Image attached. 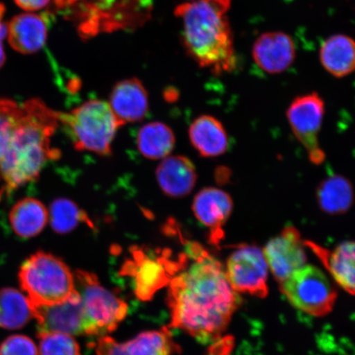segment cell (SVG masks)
I'll use <instances>...</instances> for the list:
<instances>
[{
  "mask_svg": "<svg viewBox=\"0 0 355 355\" xmlns=\"http://www.w3.org/2000/svg\"><path fill=\"white\" fill-rule=\"evenodd\" d=\"M185 264L168 283L170 327L187 332L203 344L214 343L229 326L239 299L216 257L196 243L186 248Z\"/></svg>",
  "mask_w": 355,
  "mask_h": 355,
  "instance_id": "6da1fadb",
  "label": "cell"
},
{
  "mask_svg": "<svg viewBox=\"0 0 355 355\" xmlns=\"http://www.w3.org/2000/svg\"><path fill=\"white\" fill-rule=\"evenodd\" d=\"M21 106V116L0 162L3 184L0 197L38 179L46 163L60 157V150L51 146V137L60 125V113L37 99Z\"/></svg>",
  "mask_w": 355,
  "mask_h": 355,
  "instance_id": "7a4b0ae2",
  "label": "cell"
},
{
  "mask_svg": "<svg viewBox=\"0 0 355 355\" xmlns=\"http://www.w3.org/2000/svg\"><path fill=\"white\" fill-rule=\"evenodd\" d=\"M232 0H193L176 8L183 26L186 51L202 68L216 75L236 66L234 38L227 17Z\"/></svg>",
  "mask_w": 355,
  "mask_h": 355,
  "instance_id": "3957f363",
  "label": "cell"
},
{
  "mask_svg": "<svg viewBox=\"0 0 355 355\" xmlns=\"http://www.w3.org/2000/svg\"><path fill=\"white\" fill-rule=\"evenodd\" d=\"M19 279L21 290L34 307L63 303L76 291L69 266L59 257L42 251L22 263Z\"/></svg>",
  "mask_w": 355,
  "mask_h": 355,
  "instance_id": "277c9868",
  "label": "cell"
},
{
  "mask_svg": "<svg viewBox=\"0 0 355 355\" xmlns=\"http://www.w3.org/2000/svg\"><path fill=\"white\" fill-rule=\"evenodd\" d=\"M60 121L68 128L75 148L101 155L111 154V145L119 127L108 102L91 100L69 114L60 113Z\"/></svg>",
  "mask_w": 355,
  "mask_h": 355,
  "instance_id": "5b68a950",
  "label": "cell"
},
{
  "mask_svg": "<svg viewBox=\"0 0 355 355\" xmlns=\"http://www.w3.org/2000/svg\"><path fill=\"white\" fill-rule=\"evenodd\" d=\"M74 277L82 300L84 335L104 336L117 329L128 313L126 302L102 286L92 273L78 270Z\"/></svg>",
  "mask_w": 355,
  "mask_h": 355,
  "instance_id": "8992f818",
  "label": "cell"
},
{
  "mask_svg": "<svg viewBox=\"0 0 355 355\" xmlns=\"http://www.w3.org/2000/svg\"><path fill=\"white\" fill-rule=\"evenodd\" d=\"M279 285L284 295L294 307L312 316H326L334 307L336 288L325 273L316 266H302Z\"/></svg>",
  "mask_w": 355,
  "mask_h": 355,
  "instance_id": "52a82bcc",
  "label": "cell"
},
{
  "mask_svg": "<svg viewBox=\"0 0 355 355\" xmlns=\"http://www.w3.org/2000/svg\"><path fill=\"white\" fill-rule=\"evenodd\" d=\"M132 257L133 259L124 265L123 272L132 277L135 294L144 301L152 300L155 293L168 285L188 261L186 254L173 261L166 254L150 257L141 250L133 251Z\"/></svg>",
  "mask_w": 355,
  "mask_h": 355,
  "instance_id": "ba28073f",
  "label": "cell"
},
{
  "mask_svg": "<svg viewBox=\"0 0 355 355\" xmlns=\"http://www.w3.org/2000/svg\"><path fill=\"white\" fill-rule=\"evenodd\" d=\"M324 113L325 104L317 92L296 97L287 110L291 130L314 165H321L326 158L318 140Z\"/></svg>",
  "mask_w": 355,
  "mask_h": 355,
  "instance_id": "9c48e42d",
  "label": "cell"
},
{
  "mask_svg": "<svg viewBox=\"0 0 355 355\" xmlns=\"http://www.w3.org/2000/svg\"><path fill=\"white\" fill-rule=\"evenodd\" d=\"M225 274L236 293L265 298L268 295V266L263 252L255 245L242 244L230 256Z\"/></svg>",
  "mask_w": 355,
  "mask_h": 355,
  "instance_id": "30bf717a",
  "label": "cell"
},
{
  "mask_svg": "<svg viewBox=\"0 0 355 355\" xmlns=\"http://www.w3.org/2000/svg\"><path fill=\"white\" fill-rule=\"evenodd\" d=\"M304 245L299 230L293 225L286 226L266 243L263 251L266 263L279 284L305 265L307 255Z\"/></svg>",
  "mask_w": 355,
  "mask_h": 355,
  "instance_id": "8fae6325",
  "label": "cell"
},
{
  "mask_svg": "<svg viewBox=\"0 0 355 355\" xmlns=\"http://www.w3.org/2000/svg\"><path fill=\"white\" fill-rule=\"evenodd\" d=\"M38 333L58 332L69 336L84 335V313L78 291L63 303L34 307Z\"/></svg>",
  "mask_w": 355,
  "mask_h": 355,
  "instance_id": "7c38bea8",
  "label": "cell"
},
{
  "mask_svg": "<svg viewBox=\"0 0 355 355\" xmlns=\"http://www.w3.org/2000/svg\"><path fill=\"white\" fill-rule=\"evenodd\" d=\"M252 52L257 66L270 74L285 72L296 56L295 42L291 35L282 32L261 34L252 46Z\"/></svg>",
  "mask_w": 355,
  "mask_h": 355,
  "instance_id": "4fadbf2b",
  "label": "cell"
},
{
  "mask_svg": "<svg viewBox=\"0 0 355 355\" xmlns=\"http://www.w3.org/2000/svg\"><path fill=\"white\" fill-rule=\"evenodd\" d=\"M232 198L225 191L205 188L195 196L192 209L195 217L210 230L211 241L218 243L224 236L223 226L233 211Z\"/></svg>",
  "mask_w": 355,
  "mask_h": 355,
  "instance_id": "5bb4252c",
  "label": "cell"
},
{
  "mask_svg": "<svg viewBox=\"0 0 355 355\" xmlns=\"http://www.w3.org/2000/svg\"><path fill=\"white\" fill-rule=\"evenodd\" d=\"M122 126L144 119L148 112V95L144 84L137 78L123 80L113 88L108 102Z\"/></svg>",
  "mask_w": 355,
  "mask_h": 355,
  "instance_id": "9a60e30c",
  "label": "cell"
},
{
  "mask_svg": "<svg viewBox=\"0 0 355 355\" xmlns=\"http://www.w3.org/2000/svg\"><path fill=\"white\" fill-rule=\"evenodd\" d=\"M48 34L46 17L35 13L17 15L8 24V42L21 54H34L46 44Z\"/></svg>",
  "mask_w": 355,
  "mask_h": 355,
  "instance_id": "2e32d148",
  "label": "cell"
},
{
  "mask_svg": "<svg viewBox=\"0 0 355 355\" xmlns=\"http://www.w3.org/2000/svg\"><path fill=\"white\" fill-rule=\"evenodd\" d=\"M159 188L170 198L187 196L196 185L197 172L192 162L182 155L163 159L157 170Z\"/></svg>",
  "mask_w": 355,
  "mask_h": 355,
  "instance_id": "e0dca14e",
  "label": "cell"
},
{
  "mask_svg": "<svg viewBox=\"0 0 355 355\" xmlns=\"http://www.w3.org/2000/svg\"><path fill=\"white\" fill-rule=\"evenodd\" d=\"M189 139L202 157L213 158L227 152L230 137L223 124L211 115H202L191 124Z\"/></svg>",
  "mask_w": 355,
  "mask_h": 355,
  "instance_id": "ac0fdd59",
  "label": "cell"
},
{
  "mask_svg": "<svg viewBox=\"0 0 355 355\" xmlns=\"http://www.w3.org/2000/svg\"><path fill=\"white\" fill-rule=\"evenodd\" d=\"M319 55L323 68L336 78H344L354 72L355 44L348 35H331L322 43Z\"/></svg>",
  "mask_w": 355,
  "mask_h": 355,
  "instance_id": "d6986e66",
  "label": "cell"
},
{
  "mask_svg": "<svg viewBox=\"0 0 355 355\" xmlns=\"http://www.w3.org/2000/svg\"><path fill=\"white\" fill-rule=\"evenodd\" d=\"M305 244L312 247L336 283L349 294L354 295V243L352 241L341 243L332 252H328L313 243H305Z\"/></svg>",
  "mask_w": 355,
  "mask_h": 355,
  "instance_id": "ffe728a7",
  "label": "cell"
},
{
  "mask_svg": "<svg viewBox=\"0 0 355 355\" xmlns=\"http://www.w3.org/2000/svg\"><path fill=\"white\" fill-rule=\"evenodd\" d=\"M49 211L44 204L33 198L17 202L10 213L11 227L17 236L30 239L37 236L46 227Z\"/></svg>",
  "mask_w": 355,
  "mask_h": 355,
  "instance_id": "44dd1931",
  "label": "cell"
},
{
  "mask_svg": "<svg viewBox=\"0 0 355 355\" xmlns=\"http://www.w3.org/2000/svg\"><path fill=\"white\" fill-rule=\"evenodd\" d=\"M353 200L352 184L343 175L327 177L317 189L318 205L327 214H344L352 207Z\"/></svg>",
  "mask_w": 355,
  "mask_h": 355,
  "instance_id": "7402d4cb",
  "label": "cell"
},
{
  "mask_svg": "<svg viewBox=\"0 0 355 355\" xmlns=\"http://www.w3.org/2000/svg\"><path fill=\"white\" fill-rule=\"evenodd\" d=\"M34 308L28 297L13 288L0 290V327L17 330L34 318Z\"/></svg>",
  "mask_w": 355,
  "mask_h": 355,
  "instance_id": "603a6c76",
  "label": "cell"
},
{
  "mask_svg": "<svg viewBox=\"0 0 355 355\" xmlns=\"http://www.w3.org/2000/svg\"><path fill=\"white\" fill-rule=\"evenodd\" d=\"M121 355H174L180 347L167 328L140 333L127 343H119Z\"/></svg>",
  "mask_w": 355,
  "mask_h": 355,
  "instance_id": "cb8c5ba5",
  "label": "cell"
},
{
  "mask_svg": "<svg viewBox=\"0 0 355 355\" xmlns=\"http://www.w3.org/2000/svg\"><path fill=\"white\" fill-rule=\"evenodd\" d=\"M175 145V137L165 123L154 122L141 128L137 135V146L146 158L164 159L171 154Z\"/></svg>",
  "mask_w": 355,
  "mask_h": 355,
  "instance_id": "d4e9b609",
  "label": "cell"
},
{
  "mask_svg": "<svg viewBox=\"0 0 355 355\" xmlns=\"http://www.w3.org/2000/svg\"><path fill=\"white\" fill-rule=\"evenodd\" d=\"M49 220L52 229L59 234H68L81 223L92 224L86 212L68 198H58L52 202Z\"/></svg>",
  "mask_w": 355,
  "mask_h": 355,
  "instance_id": "484cf974",
  "label": "cell"
},
{
  "mask_svg": "<svg viewBox=\"0 0 355 355\" xmlns=\"http://www.w3.org/2000/svg\"><path fill=\"white\" fill-rule=\"evenodd\" d=\"M40 355H82L72 336L58 332L38 333Z\"/></svg>",
  "mask_w": 355,
  "mask_h": 355,
  "instance_id": "4316f807",
  "label": "cell"
},
{
  "mask_svg": "<svg viewBox=\"0 0 355 355\" xmlns=\"http://www.w3.org/2000/svg\"><path fill=\"white\" fill-rule=\"evenodd\" d=\"M21 114L20 105L10 99L0 98V162L6 152Z\"/></svg>",
  "mask_w": 355,
  "mask_h": 355,
  "instance_id": "83f0119b",
  "label": "cell"
},
{
  "mask_svg": "<svg viewBox=\"0 0 355 355\" xmlns=\"http://www.w3.org/2000/svg\"><path fill=\"white\" fill-rule=\"evenodd\" d=\"M0 355H39L37 345L28 336L15 335L0 345Z\"/></svg>",
  "mask_w": 355,
  "mask_h": 355,
  "instance_id": "f1b7e54d",
  "label": "cell"
},
{
  "mask_svg": "<svg viewBox=\"0 0 355 355\" xmlns=\"http://www.w3.org/2000/svg\"><path fill=\"white\" fill-rule=\"evenodd\" d=\"M97 355H121L119 343L107 336H101L96 347Z\"/></svg>",
  "mask_w": 355,
  "mask_h": 355,
  "instance_id": "f546056e",
  "label": "cell"
},
{
  "mask_svg": "<svg viewBox=\"0 0 355 355\" xmlns=\"http://www.w3.org/2000/svg\"><path fill=\"white\" fill-rule=\"evenodd\" d=\"M6 12V6L2 3H0V69L2 68L6 61V55L3 44L8 35V24L4 21Z\"/></svg>",
  "mask_w": 355,
  "mask_h": 355,
  "instance_id": "4dcf8cb0",
  "label": "cell"
},
{
  "mask_svg": "<svg viewBox=\"0 0 355 355\" xmlns=\"http://www.w3.org/2000/svg\"><path fill=\"white\" fill-rule=\"evenodd\" d=\"M51 0H15L17 6L26 11H38L46 7Z\"/></svg>",
  "mask_w": 355,
  "mask_h": 355,
  "instance_id": "1f68e13d",
  "label": "cell"
},
{
  "mask_svg": "<svg viewBox=\"0 0 355 355\" xmlns=\"http://www.w3.org/2000/svg\"><path fill=\"white\" fill-rule=\"evenodd\" d=\"M230 345V341H226V343L218 346L216 345V348L218 349H216V352L212 350L211 355H229Z\"/></svg>",
  "mask_w": 355,
  "mask_h": 355,
  "instance_id": "d6a6232c",
  "label": "cell"
},
{
  "mask_svg": "<svg viewBox=\"0 0 355 355\" xmlns=\"http://www.w3.org/2000/svg\"></svg>",
  "mask_w": 355,
  "mask_h": 355,
  "instance_id": "836d02e7",
  "label": "cell"
},
{
  "mask_svg": "<svg viewBox=\"0 0 355 355\" xmlns=\"http://www.w3.org/2000/svg\"></svg>",
  "mask_w": 355,
  "mask_h": 355,
  "instance_id": "e575fe53",
  "label": "cell"
}]
</instances>
